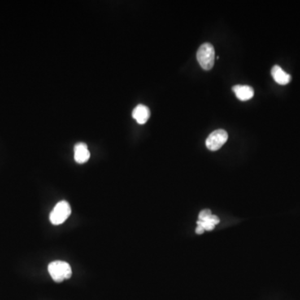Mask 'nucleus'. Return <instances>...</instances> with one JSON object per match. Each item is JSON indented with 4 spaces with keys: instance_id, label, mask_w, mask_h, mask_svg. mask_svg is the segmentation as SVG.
<instances>
[{
    "instance_id": "1",
    "label": "nucleus",
    "mask_w": 300,
    "mask_h": 300,
    "mask_svg": "<svg viewBox=\"0 0 300 300\" xmlns=\"http://www.w3.org/2000/svg\"><path fill=\"white\" fill-rule=\"evenodd\" d=\"M49 275L57 283L70 279L72 275V269L69 263L63 261H54L48 267Z\"/></svg>"
},
{
    "instance_id": "2",
    "label": "nucleus",
    "mask_w": 300,
    "mask_h": 300,
    "mask_svg": "<svg viewBox=\"0 0 300 300\" xmlns=\"http://www.w3.org/2000/svg\"><path fill=\"white\" fill-rule=\"evenodd\" d=\"M215 52L210 43H205L198 48L197 60L203 70H210L214 65Z\"/></svg>"
},
{
    "instance_id": "3",
    "label": "nucleus",
    "mask_w": 300,
    "mask_h": 300,
    "mask_svg": "<svg viewBox=\"0 0 300 300\" xmlns=\"http://www.w3.org/2000/svg\"><path fill=\"white\" fill-rule=\"evenodd\" d=\"M71 214V207L70 204L66 201L58 203L52 210L49 215V219L54 225H59L67 220Z\"/></svg>"
},
{
    "instance_id": "4",
    "label": "nucleus",
    "mask_w": 300,
    "mask_h": 300,
    "mask_svg": "<svg viewBox=\"0 0 300 300\" xmlns=\"http://www.w3.org/2000/svg\"><path fill=\"white\" fill-rule=\"evenodd\" d=\"M228 133L223 129H217L212 132L206 140V147L211 151H217L228 140Z\"/></svg>"
},
{
    "instance_id": "5",
    "label": "nucleus",
    "mask_w": 300,
    "mask_h": 300,
    "mask_svg": "<svg viewBox=\"0 0 300 300\" xmlns=\"http://www.w3.org/2000/svg\"><path fill=\"white\" fill-rule=\"evenodd\" d=\"M220 222L216 215H213L210 210H205L198 214V220L197 224L201 226L205 230L211 231L214 229L216 224Z\"/></svg>"
},
{
    "instance_id": "6",
    "label": "nucleus",
    "mask_w": 300,
    "mask_h": 300,
    "mask_svg": "<svg viewBox=\"0 0 300 300\" xmlns=\"http://www.w3.org/2000/svg\"><path fill=\"white\" fill-rule=\"evenodd\" d=\"M90 158L88 146L84 143H79L75 147V159L78 163H84Z\"/></svg>"
},
{
    "instance_id": "7",
    "label": "nucleus",
    "mask_w": 300,
    "mask_h": 300,
    "mask_svg": "<svg viewBox=\"0 0 300 300\" xmlns=\"http://www.w3.org/2000/svg\"><path fill=\"white\" fill-rule=\"evenodd\" d=\"M233 91L236 97L241 101L251 99L254 95V89L248 85H235L233 87Z\"/></svg>"
},
{
    "instance_id": "8",
    "label": "nucleus",
    "mask_w": 300,
    "mask_h": 300,
    "mask_svg": "<svg viewBox=\"0 0 300 300\" xmlns=\"http://www.w3.org/2000/svg\"><path fill=\"white\" fill-rule=\"evenodd\" d=\"M134 119L140 124H145L150 117V110L144 105H139L133 110Z\"/></svg>"
},
{
    "instance_id": "9",
    "label": "nucleus",
    "mask_w": 300,
    "mask_h": 300,
    "mask_svg": "<svg viewBox=\"0 0 300 300\" xmlns=\"http://www.w3.org/2000/svg\"><path fill=\"white\" fill-rule=\"evenodd\" d=\"M271 75H272L273 79H275V81L281 85L289 84L291 80L290 75L287 74L286 72H284V70H282V68L278 65L273 67L272 70H271Z\"/></svg>"
},
{
    "instance_id": "10",
    "label": "nucleus",
    "mask_w": 300,
    "mask_h": 300,
    "mask_svg": "<svg viewBox=\"0 0 300 300\" xmlns=\"http://www.w3.org/2000/svg\"><path fill=\"white\" fill-rule=\"evenodd\" d=\"M195 232L197 235H202V234L205 232V229H204L201 226L197 225Z\"/></svg>"
}]
</instances>
